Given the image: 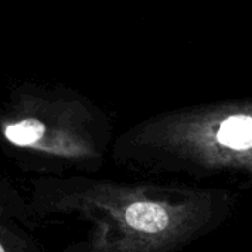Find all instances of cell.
Masks as SVG:
<instances>
[{
	"label": "cell",
	"mask_w": 252,
	"mask_h": 252,
	"mask_svg": "<svg viewBox=\"0 0 252 252\" xmlns=\"http://www.w3.org/2000/svg\"><path fill=\"white\" fill-rule=\"evenodd\" d=\"M24 214L21 199H18L15 191L6 187L3 181H0V218L9 220L11 217H21Z\"/></svg>",
	"instance_id": "cell-5"
},
{
	"label": "cell",
	"mask_w": 252,
	"mask_h": 252,
	"mask_svg": "<svg viewBox=\"0 0 252 252\" xmlns=\"http://www.w3.org/2000/svg\"><path fill=\"white\" fill-rule=\"evenodd\" d=\"M114 138L111 117L64 86L18 88L0 110V146L49 175L99 172Z\"/></svg>",
	"instance_id": "cell-3"
},
{
	"label": "cell",
	"mask_w": 252,
	"mask_h": 252,
	"mask_svg": "<svg viewBox=\"0 0 252 252\" xmlns=\"http://www.w3.org/2000/svg\"><path fill=\"white\" fill-rule=\"evenodd\" d=\"M0 252H40L30 240L24 239L8 220L0 218Z\"/></svg>",
	"instance_id": "cell-4"
},
{
	"label": "cell",
	"mask_w": 252,
	"mask_h": 252,
	"mask_svg": "<svg viewBox=\"0 0 252 252\" xmlns=\"http://www.w3.org/2000/svg\"><path fill=\"white\" fill-rule=\"evenodd\" d=\"M110 160L143 177L252 189V96L160 111L117 134Z\"/></svg>",
	"instance_id": "cell-2"
},
{
	"label": "cell",
	"mask_w": 252,
	"mask_h": 252,
	"mask_svg": "<svg viewBox=\"0 0 252 252\" xmlns=\"http://www.w3.org/2000/svg\"><path fill=\"white\" fill-rule=\"evenodd\" d=\"M239 205L233 189L86 174L37 178L30 200L39 217L88 224L85 237L64 252H181L220 230Z\"/></svg>",
	"instance_id": "cell-1"
}]
</instances>
